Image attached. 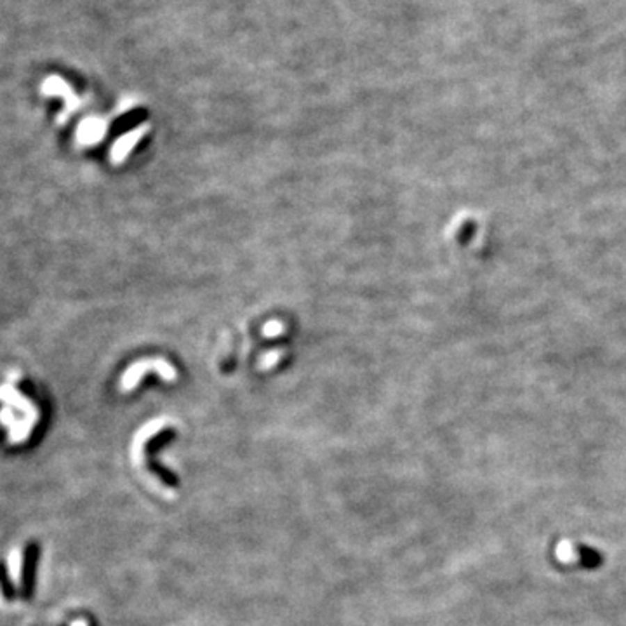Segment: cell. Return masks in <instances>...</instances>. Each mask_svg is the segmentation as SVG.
I'll return each instance as SVG.
<instances>
[{
    "mask_svg": "<svg viewBox=\"0 0 626 626\" xmlns=\"http://www.w3.org/2000/svg\"><path fill=\"white\" fill-rule=\"evenodd\" d=\"M145 371H156L166 381H174V379H176V371H174V367L170 364H167L166 360H162V358H155V360H141L136 362L134 365H131V367L124 372L120 381V388L124 390V392H131V390L138 385L139 379L143 378Z\"/></svg>",
    "mask_w": 626,
    "mask_h": 626,
    "instance_id": "1",
    "label": "cell"
},
{
    "mask_svg": "<svg viewBox=\"0 0 626 626\" xmlns=\"http://www.w3.org/2000/svg\"><path fill=\"white\" fill-rule=\"evenodd\" d=\"M40 90L45 94V96H61L63 99H65V110H63L61 117L58 118L61 124L66 120V117H70V115H72L73 111L80 106L79 96L73 93L72 87H70L68 83L61 79V77H58V75L47 77V79L44 80V83H42Z\"/></svg>",
    "mask_w": 626,
    "mask_h": 626,
    "instance_id": "2",
    "label": "cell"
},
{
    "mask_svg": "<svg viewBox=\"0 0 626 626\" xmlns=\"http://www.w3.org/2000/svg\"><path fill=\"white\" fill-rule=\"evenodd\" d=\"M0 400H2L7 407H10V409L21 410V412H23L26 417H31V419L38 421L37 407H35L33 403L26 399V396L21 395L19 390L14 388L13 385L0 386Z\"/></svg>",
    "mask_w": 626,
    "mask_h": 626,
    "instance_id": "3",
    "label": "cell"
},
{
    "mask_svg": "<svg viewBox=\"0 0 626 626\" xmlns=\"http://www.w3.org/2000/svg\"><path fill=\"white\" fill-rule=\"evenodd\" d=\"M148 131V125H141V127L134 129V131L127 132V134L120 136V138L115 141V145L111 146V152H110V159L113 163H122L125 159L129 156V152L134 148L136 145L139 143V139L143 138V134Z\"/></svg>",
    "mask_w": 626,
    "mask_h": 626,
    "instance_id": "4",
    "label": "cell"
},
{
    "mask_svg": "<svg viewBox=\"0 0 626 626\" xmlns=\"http://www.w3.org/2000/svg\"><path fill=\"white\" fill-rule=\"evenodd\" d=\"M104 132H106V122L96 117L86 118L80 122L79 129H77V141L83 146L96 145L103 139Z\"/></svg>",
    "mask_w": 626,
    "mask_h": 626,
    "instance_id": "5",
    "label": "cell"
},
{
    "mask_svg": "<svg viewBox=\"0 0 626 626\" xmlns=\"http://www.w3.org/2000/svg\"><path fill=\"white\" fill-rule=\"evenodd\" d=\"M21 572H23V553L19 548H14L9 553V574L16 588H21Z\"/></svg>",
    "mask_w": 626,
    "mask_h": 626,
    "instance_id": "6",
    "label": "cell"
},
{
    "mask_svg": "<svg viewBox=\"0 0 626 626\" xmlns=\"http://www.w3.org/2000/svg\"><path fill=\"white\" fill-rule=\"evenodd\" d=\"M284 332V326H282L278 320H270L268 323H264L263 327V336L266 337H277Z\"/></svg>",
    "mask_w": 626,
    "mask_h": 626,
    "instance_id": "7",
    "label": "cell"
},
{
    "mask_svg": "<svg viewBox=\"0 0 626 626\" xmlns=\"http://www.w3.org/2000/svg\"><path fill=\"white\" fill-rule=\"evenodd\" d=\"M280 357H282V351H278V350L268 351V353L263 357V364H261V367H264V369L271 367L275 362H278V358Z\"/></svg>",
    "mask_w": 626,
    "mask_h": 626,
    "instance_id": "8",
    "label": "cell"
}]
</instances>
